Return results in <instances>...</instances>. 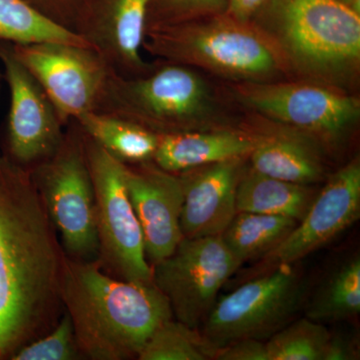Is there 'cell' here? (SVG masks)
Here are the masks:
<instances>
[{
    "instance_id": "6da1fadb",
    "label": "cell",
    "mask_w": 360,
    "mask_h": 360,
    "mask_svg": "<svg viewBox=\"0 0 360 360\" xmlns=\"http://www.w3.org/2000/svg\"><path fill=\"white\" fill-rule=\"evenodd\" d=\"M65 255L30 170L0 155V360L58 323Z\"/></svg>"
},
{
    "instance_id": "7a4b0ae2",
    "label": "cell",
    "mask_w": 360,
    "mask_h": 360,
    "mask_svg": "<svg viewBox=\"0 0 360 360\" xmlns=\"http://www.w3.org/2000/svg\"><path fill=\"white\" fill-rule=\"evenodd\" d=\"M59 293L78 347L90 359H137L153 331L174 317L155 283L116 278L96 260L65 255Z\"/></svg>"
},
{
    "instance_id": "3957f363",
    "label": "cell",
    "mask_w": 360,
    "mask_h": 360,
    "mask_svg": "<svg viewBox=\"0 0 360 360\" xmlns=\"http://www.w3.org/2000/svg\"><path fill=\"white\" fill-rule=\"evenodd\" d=\"M290 68L338 87L359 73L360 14L335 0H266L251 18Z\"/></svg>"
},
{
    "instance_id": "277c9868",
    "label": "cell",
    "mask_w": 360,
    "mask_h": 360,
    "mask_svg": "<svg viewBox=\"0 0 360 360\" xmlns=\"http://www.w3.org/2000/svg\"><path fill=\"white\" fill-rule=\"evenodd\" d=\"M143 51L238 82H269L290 72L257 26L225 13L146 28Z\"/></svg>"
},
{
    "instance_id": "5b68a950",
    "label": "cell",
    "mask_w": 360,
    "mask_h": 360,
    "mask_svg": "<svg viewBox=\"0 0 360 360\" xmlns=\"http://www.w3.org/2000/svg\"><path fill=\"white\" fill-rule=\"evenodd\" d=\"M94 111L158 135L229 127L212 87L195 68L165 60L137 77L111 72Z\"/></svg>"
},
{
    "instance_id": "8992f818",
    "label": "cell",
    "mask_w": 360,
    "mask_h": 360,
    "mask_svg": "<svg viewBox=\"0 0 360 360\" xmlns=\"http://www.w3.org/2000/svg\"><path fill=\"white\" fill-rule=\"evenodd\" d=\"M33 182L68 257L96 260V195L85 134L75 120L65 127L58 150L30 169Z\"/></svg>"
},
{
    "instance_id": "52a82bcc",
    "label": "cell",
    "mask_w": 360,
    "mask_h": 360,
    "mask_svg": "<svg viewBox=\"0 0 360 360\" xmlns=\"http://www.w3.org/2000/svg\"><path fill=\"white\" fill-rule=\"evenodd\" d=\"M85 153L96 195V262L116 278L153 283V267L146 259L141 225L127 191V165L86 134Z\"/></svg>"
},
{
    "instance_id": "ba28073f",
    "label": "cell",
    "mask_w": 360,
    "mask_h": 360,
    "mask_svg": "<svg viewBox=\"0 0 360 360\" xmlns=\"http://www.w3.org/2000/svg\"><path fill=\"white\" fill-rule=\"evenodd\" d=\"M232 94L246 108L309 139H340L360 117L357 97L310 80L236 82Z\"/></svg>"
},
{
    "instance_id": "9c48e42d",
    "label": "cell",
    "mask_w": 360,
    "mask_h": 360,
    "mask_svg": "<svg viewBox=\"0 0 360 360\" xmlns=\"http://www.w3.org/2000/svg\"><path fill=\"white\" fill-rule=\"evenodd\" d=\"M303 296L302 276L291 265H279L217 300L201 333L214 352L245 338H269L290 321Z\"/></svg>"
},
{
    "instance_id": "30bf717a",
    "label": "cell",
    "mask_w": 360,
    "mask_h": 360,
    "mask_svg": "<svg viewBox=\"0 0 360 360\" xmlns=\"http://www.w3.org/2000/svg\"><path fill=\"white\" fill-rule=\"evenodd\" d=\"M240 266L221 236L184 238L172 255L153 265V281L176 321L198 329Z\"/></svg>"
},
{
    "instance_id": "8fae6325",
    "label": "cell",
    "mask_w": 360,
    "mask_h": 360,
    "mask_svg": "<svg viewBox=\"0 0 360 360\" xmlns=\"http://www.w3.org/2000/svg\"><path fill=\"white\" fill-rule=\"evenodd\" d=\"M13 49L51 99L65 127L96 110L112 71L94 47L41 42L13 44Z\"/></svg>"
},
{
    "instance_id": "7c38bea8",
    "label": "cell",
    "mask_w": 360,
    "mask_h": 360,
    "mask_svg": "<svg viewBox=\"0 0 360 360\" xmlns=\"http://www.w3.org/2000/svg\"><path fill=\"white\" fill-rule=\"evenodd\" d=\"M0 61L11 96L4 155L30 170L58 150L66 127L44 90L16 58L13 44L0 42Z\"/></svg>"
},
{
    "instance_id": "4fadbf2b",
    "label": "cell",
    "mask_w": 360,
    "mask_h": 360,
    "mask_svg": "<svg viewBox=\"0 0 360 360\" xmlns=\"http://www.w3.org/2000/svg\"><path fill=\"white\" fill-rule=\"evenodd\" d=\"M360 217V161L338 169L315 194L303 219L264 257V267L292 265L352 226Z\"/></svg>"
},
{
    "instance_id": "5bb4252c",
    "label": "cell",
    "mask_w": 360,
    "mask_h": 360,
    "mask_svg": "<svg viewBox=\"0 0 360 360\" xmlns=\"http://www.w3.org/2000/svg\"><path fill=\"white\" fill-rule=\"evenodd\" d=\"M153 0H85L75 32L91 45L111 71L137 77L153 65L142 56Z\"/></svg>"
},
{
    "instance_id": "9a60e30c",
    "label": "cell",
    "mask_w": 360,
    "mask_h": 360,
    "mask_svg": "<svg viewBox=\"0 0 360 360\" xmlns=\"http://www.w3.org/2000/svg\"><path fill=\"white\" fill-rule=\"evenodd\" d=\"M125 181L141 225L146 259L153 267L172 255L184 238L181 181L179 174L161 169L153 161L127 165Z\"/></svg>"
},
{
    "instance_id": "2e32d148",
    "label": "cell",
    "mask_w": 360,
    "mask_h": 360,
    "mask_svg": "<svg viewBox=\"0 0 360 360\" xmlns=\"http://www.w3.org/2000/svg\"><path fill=\"white\" fill-rule=\"evenodd\" d=\"M246 160L220 161L179 174L184 191L180 227L184 238L224 233L238 213L236 193Z\"/></svg>"
},
{
    "instance_id": "e0dca14e",
    "label": "cell",
    "mask_w": 360,
    "mask_h": 360,
    "mask_svg": "<svg viewBox=\"0 0 360 360\" xmlns=\"http://www.w3.org/2000/svg\"><path fill=\"white\" fill-rule=\"evenodd\" d=\"M255 143V135L231 127L160 135L153 161L161 169L179 174L220 161L248 158Z\"/></svg>"
},
{
    "instance_id": "ac0fdd59",
    "label": "cell",
    "mask_w": 360,
    "mask_h": 360,
    "mask_svg": "<svg viewBox=\"0 0 360 360\" xmlns=\"http://www.w3.org/2000/svg\"><path fill=\"white\" fill-rule=\"evenodd\" d=\"M303 134H267L255 136L248 158L251 167L274 179L311 186L323 179L319 151Z\"/></svg>"
},
{
    "instance_id": "d6986e66",
    "label": "cell",
    "mask_w": 360,
    "mask_h": 360,
    "mask_svg": "<svg viewBox=\"0 0 360 360\" xmlns=\"http://www.w3.org/2000/svg\"><path fill=\"white\" fill-rule=\"evenodd\" d=\"M315 194L309 186L284 181L252 167L246 168L238 182L236 207L238 212L278 215L300 222Z\"/></svg>"
},
{
    "instance_id": "ffe728a7",
    "label": "cell",
    "mask_w": 360,
    "mask_h": 360,
    "mask_svg": "<svg viewBox=\"0 0 360 360\" xmlns=\"http://www.w3.org/2000/svg\"><path fill=\"white\" fill-rule=\"evenodd\" d=\"M84 134L127 165L153 161L160 135L116 116L90 111L75 120Z\"/></svg>"
},
{
    "instance_id": "44dd1931",
    "label": "cell",
    "mask_w": 360,
    "mask_h": 360,
    "mask_svg": "<svg viewBox=\"0 0 360 360\" xmlns=\"http://www.w3.org/2000/svg\"><path fill=\"white\" fill-rule=\"evenodd\" d=\"M298 222L290 217L238 212L221 234L236 260L243 265L264 258L288 238Z\"/></svg>"
},
{
    "instance_id": "7402d4cb",
    "label": "cell",
    "mask_w": 360,
    "mask_h": 360,
    "mask_svg": "<svg viewBox=\"0 0 360 360\" xmlns=\"http://www.w3.org/2000/svg\"><path fill=\"white\" fill-rule=\"evenodd\" d=\"M0 42H63L92 47L77 33L56 25L25 0H0Z\"/></svg>"
},
{
    "instance_id": "603a6c76",
    "label": "cell",
    "mask_w": 360,
    "mask_h": 360,
    "mask_svg": "<svg viewBox=\"0 0 360 360\" xmlns=\"http://www.w3.org/2000/svg\"><path fill=\"white\" fill-rule=\"evenodd\" d=\"M360 312V259L349 258L328 277L307 307V317L317 322L340 321Z\"/></svg>"
},
{
    "instance_id": "cb8c5ba5",
    "label": "cell",
    "mask_w": 360,
    "mask_h": 360,
    "mask_svg": "<svg viewBox=\"0 0 360 360\" xmlns=\"http://www.w3.org/2000/svg\"><path fill=\"white\" fill-rule=\"evenodd\" d=\"M214 349L198 329L179 321L161 323L141 348L139 360H207L214 359Z\"/></svg>"
},
{
    "instance_id": "d4e9b609",
    "label": "cell",
    "mask_w": 360,
    "mask_h": 360,
    "mask_svg": "<svg viewBox=\"0 0 360 360\" xmlns=\"http://www.w3.org/2000/svg\"><path fill=\"white\" fill-rule=\"evenodd\" d=\"M330 336L328 328L309 317L277 330L265 342L269 360H322Z\"/></svg>"
},
{
    "instance_id": "484cf974",
    "label": "cell",
    "mask_w": 360,
    "mask_h": 360,
    "mask_svg": "<svg viewBox=\"0 0 360 360\" xmlns=\"http://www.w3.org/2000/svg\"><path fill=\"white\" fill-rule=\"evenodd\" d=\"M84 357L78 347L70 314L65 312L58 323L18 349L11 360H75Z\"/></svg>"
},
{
    "instance_id": "4316f807",
    "label": "cell",
    "mask_w": 360,
    "mask_h": 360,
    "mask_svg": "<svg viewBox=\"0 0 360 360\" xmlns=\"http://www.w3.org/2000/svg\"><path fill=\"white\" fill-rule=\"evenodd\" d=\"M227 6L229 0H153L146 28L217 15Z\"/></svg>"
},
{
    "instance_id": "83f0119b",
    "label": "cell",
    "mask_w": 360,
    "mask_h": 360,
    "mask_svg": "<svg viewBox=\"0 0 360 360\" xmlns=\"http://www.w3.org/2000/svg\"><path fill=\"white\" fill-rule=\"evenodd\" d=\"M56 25L75 32L85 0H25ZM77 33V32H75Z\"/></svg>"
},
{
    "instance_id": "f1b7e54d",
    "label": "cell",
    "mask_w": 360,
    "mask_h": 360,
    "mask_svg": "<svg viewBox=\"0 0 360 360\" xmlns=\"http://www.w3.org/2000/svg\"><path fill=\"white\" fill-rule=\"evenodd\" d=\"M219 360H269L264 341L245 338L229 343L215 352L214 359Z\"/></svg>"
},
{
    "instance_id": "f546056e",
    "label": "cell",
    "mask_w": 360,
    "mask_h": 360,
    "mask_svg": "<svg viewBox=\"0 0 360 360\" xmlns=\"http://www.w3.org/2000/svg\"><path fill=\"white\" fill-rule=\"evenodd\" d=\"M354 342L345 336L333 335L330 333L322 360H352L356 359L359 354Z\"/></svg>"
},
{
    "instance_id": "4dcf8cb0",
    "label": "cell",
    "mask_w": 360,
    "mask_h": 360,
    "mask_svg": "<svg viewBox=\"0 0 360 360\" xmlns=\"http://www.w3.org/2000/svg\"><path fill=\"white\" fill-rule=\"evenodd\" d=\"M265 1L266 0H229V6L225 13L238 20L250 21Z\"/></svg>"
},
{
    "instance_id": "1f68e13d",
    "label": "cell",
    "mask_w": 360,
    "mask_h": 360,
    "mask_svg": "<svg viewBox=\"0 0 360 360\" xmlns=\"http://www.w3.org/2000/svg\"><path fill=\"white\" fill-rule=\"evenodd\" d=\"M343 6L354 11V13L360 14V0H335Z\"/></svg>"
}]
</instances>
